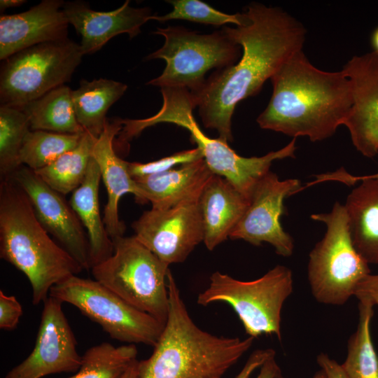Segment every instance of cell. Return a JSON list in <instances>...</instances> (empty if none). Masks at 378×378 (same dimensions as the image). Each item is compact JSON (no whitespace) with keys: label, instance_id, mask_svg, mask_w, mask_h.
<instances>
[{"label":"cell","instance_id":"obj_1","mask_svg":"<svg viewBox=\"0 0 378 378\" xmlns=\"http://www.w3.org/2000/svg\"><path fill=\"white\" fill-rule=\"evenodd\" d=\"M244 24L224 26L223 31L242 53L239 61L213 72L193 96L205 127L233 141L232 117L237 104L257 94L291 56L302 50L307 31L302 24L278 7L250 4Z\"/></svg>","mask_w":378,"mask_h":378},{"label":"cell","instance_id":"obj_2","mask_svg":"<svg viewBox=\"0 0 378 378\" xmlns=\"http://www.w3.org/2000/svg\"><path fill=\"white\" fill-rule=\"evenodd\" d=\"M270 80L272 97L256 120L262 129L318 141L330 137L344 125L352 105V93L342 70H321L302 50Z\"/></svg>","mask_w":378,"mask_h":378},{"label":"cell","instance_id":"obj_3","mask_svg":"<svg viewBox=\"0 0 378 378\" xmlns=\"http://www.w3.org/2000/svg\"><path fill=\"white\" fill-rule=\"evenodd\" d=\"M169 310L152 354L138 360L136 378H221L251 348L254 338L217 336L190 317L169 270Z\"/></svg>","mask_w":378,"mask_h":378},{"label":"cell","instance_id":"obj_4","mask_svg":"<svg viewBox=\"0 0 378 378\" xmlns=\"http://www.w3.org/2000/svg\"><path fill=\"white\" fill-rule=\"evenodd\" d=\"M0 257L27 276L35 305L45 302L52 287L83 270L50 237L11 177L0 182Z\"/></svg>","mask_w":378,"mask_h":378},{"label":"cell","instance_id":"obj_5","mask_svg":"<svg viewBox=\"0 0 378 378\" xmlns=\"http://www.w3.org/2000/svg\"><path fill=\"white\" fill-rule=\"evenodd\" d=\"M162 106L154 115L144 119H122V129L118 135L120 144L138 136L145 129L159 123H172L186 129L190 140L202 153L204 160L216 175L227 179L248 200L258 181L270 172L272 162L287 158H295L296 139L286 146L261 157L246 158L237 154L220 138L213 139L201 130L195 117L196 107L193 96L186 88H160Z\"/></svg>","mask_w":378,"mask_h":378},{"label":"cell","instance_id":"obj_6","mask_svg":"<svg viewBox=\"0 0 378 378\" xmlns=\"http://www.w3.org/2000/svg\"><path fill=\"white\" fill-rule=\"evenodd\" d=\"M112 240V255L91 268L94 279L130 304L165 324L169 310V265L134 235Z\"/></svg>","mask_w":378,"mask_h":378},{"label":"cell","instance_id":"obj_7","mask_svg":"<svg viewBox=\"0 0 378 378\" xmlns=\"http://www.w3.org/2000/svg\"><path fill=\"white\" fill-rule=\"evenodd\" d=\"M311 218L326 225V232L309 255L307 276L311 292L322 304L342 305L354 295L358 284L370 273L369 264L355 248L344 204L336 202L329 213Z\"/></svg>","mask_w":378,"mask_h":378},{"label":"cell","instance_id":"obj_8","mask_svg":"<svg viewBox=\"0 0 378 378\" xmlns=\"http://www.w3.org/2000/svg\"><path fill=\"white\" fill-rule=\"evenodd\" d=\"M293 289L292 272L284 265H276L253 281L238 280L216 271L210 276L208 287L198 295L197 302L202 306L227 303L248 336L274 335L281 340V310Z\"/></svg>","mask_w":378,"mask_h":378},{"label":"cell","instance_id":"obj_9","mask_svg":"<svg viewBox=\"0 0 378 378\" xmlns=\"http://www.w3.org/2000/svg\"><path fill=\"white\" fill-rule=\"evenodd\" d=\"M153 34L162 36L164 43L146 59H164L166 66L147 84L160 88H181L195 93L204 85L209 71L232 66L241 55L240 46L223 29L201 34L183 27L168 26L158 28Z\"/></svg>","mask_w":378,"mask_h":378},{"label":"cell","instance_id":"obj_10","mask_svg":"<svg viewBox=\"0 0 378 378\" xmlns=\"http://www.w3.org/2000/svg\"><path fill=\"white\" fill-rule=\"evenodd\" d=\"M80 45L69 38L46 42L4 60L1 105L21 107L64 85L81 62Z\"/></svg>","mask_w":378,"mask_h":378},{"label":"cell","instance_id":"obj_11","mask_svg":"<svg viewBox=\"0 0 378 378\" xmlns=\"http://www.w3.org/2000/svg\"><path fill=\"white\" fill-rule=\"evenodd\" d=\"M49 295L74 305L120 342L153 347L164 326L95 279L72 276L52 287Z\"/></svg>","mask_w":378,"mask_h":378},{"label":"cell","instance_id":"obj_12","mask_svg":"<svg viewBox=\"0 0 378 378\" xmlns=\"http://www.w3.org/2000/svg\"><path fill=\"white\" fill-rule=\"evenodd\" d=\"M302 189L298 179L280 180L275 173L268 172L255 186L248 206L229 238L241 239L253 246L267 242L278 255L291 256L293 239L284 230L280 218L286 212L285 199Z\"/></svg>","mask_w":378,"mask_h":378},{"label":"cell","instance_id":"obj_13","mask_svg":"<svg viewBox=\"0 0 378 378\" xmlns=\"http://www.w3.org/2000/svg\"><path fill=\"white\" fill-rule=\"evenodd\" d=\"M134 236L168 265L184 262L204 241L199 201L144 211L132 225Z\"/></svg>","mask_w":378,"mask_h":378},{"label":"cell","instance_id":"obj_14","mask_svg":"<svg viewBox=\"0 0 378 378\" xmlns=\"http://www.w3.org/2000/svg\"><path fill=\"white\" fill-rule=\"evenodd\" d=\"M62 302L49 295L43 302L34 347L4 378H43L60 372H76L82 356L62 310Z\"/></svg>","mask_w":378,"mask_h":378},{"label":"cell","instance_id":"obj_15","mask_svg":"<svg viewBox=\"0 0 378 378\" xmlns=\"http://www.w3.org/2000/svg\"><path fill=\"white\" fill-rule=\"evenodd\" d=\"M11 177L29 199L39 222L82 267L91 269L88 234L64 195L47 185L34 170L22 165Z\"/></svg>","mask_w":378,"mask_h":378},{"label":"cell","instance_id":"obj_16","mask_svg":"<svg viewBox=\"0 0 378 378\" xmlns=\"http://www.w3.org/2000/svg\"><path fill=\"white\" fill-rule=\"evenodd\" d=\"M352 93V105L344 121L353 145L363 156L378 154V54L354 56L343 66Z\"/></svg>","mask_w":378,"mask_h":378},{"label":"cell","instance_id":"obj_17","mask_svg":"<svg viewBox=\"0 0 378 378\" xmlns=\"http://www.w3.org/2000/svg\"><path fill=\"white\" fill-rule=\"evenodd\" d=\"M64 4L44 0L24 12L1 15V60L41 43L67 38L69 23L62 10Z\"/></svg>","mask_w":378,"mask_h":378},{"label":"cell","instance_id":"obj_18","mask_svg":"<svg viewBox=\"0 0 378 378\" xmlns=\"http://www.w3.org/2000/svg\"><path fill=\"white\" fill-rule=\"evenodd\" d=\"M122 119L108 120L93 147L92 156L97 163L101 178L107 192V202L104 208L103 221L106 230L113 239L124 236L126 230L120 219L118 204L121 197L127 193L132 194L140 204L146 202L135 180L128 170V162L115 153V138L122 129Z\"/></svg>","mask_w":378,"mask_h":378},{"label":"cell","instance_id":"obj_19","mask_svg":"<svg viewBox=\"0 0 378 378\" xmlns=\"http://www.w3.org/2000/svg\"><path fill=\"white\" fill-rule=\"evenodd\" d=\"M62 10L69 24L80 36L83 55L98 51L111 38L127 33L130 38L141 32V27L153 15L149 8H133L130 1L108 12L95 11L82 2L64 3Z\"/></svg>","mask_w":378,"mask_h":378},{"label":"cell","instance_id":"obj_20","mask_svg":"<svg viewBox=\"0 0 378 378\" xmlns=\"http://www.w3.org/2000/svg\"><path fill=\"white\" fill-rule=\"evenodd\" d=\"M204 159L176 169L134 178L147 202L153 209H167L186 202L199 201L214 175Z\"/></svg>","mask_w":378,"mask_h":378},{"label":"cell","instance_id":"obj_21","mask_svg":"<svg viewBox=\"0 0 378 378\" xmlns=\"http://www.w3.org/2000/svg\"><path fill=\"white\" fill-rule=\"evenodd\" d=\"M248 204L249 200L227 179L216 174L211 176L199 199L203 242L208 250L213 251L229 237Z\"/></svg>","mask_w":378,"mask_h":378},{"label":"cell","instance_id":"obj_22","mask_svg":"<svg viewBox=\"0 0 378 378\" xmlns=\"http://www.w3.org/2000/svg\"><path fill=\"white\" fill-rule=\"evenodd\" d=\"M344 204L354 246L370 265L378 264V179L362 178Z\"/></svg>","mask_w":378,"mask_h":378},{"label":"cell","instance_id":"obj_23","mask_svg":"<svg viewBox=\"0 0 378 378\" xmlns=\"http://www.w3.org/2000/svg\"><path fill=\"white\" fill-rule=\"evenodd\" d=\"M101 179L99 166L92 156L85 179L72 192L69 202L87 230L91 268L108 259L113 253V240L106 230L100 213L99 188Z\"/></svg>","mask_w":378,"mask_h":378},{"label":"cell","instance_id":"obj_24","mask_svg":"<svg viewBox=\"0 0 378 378\" xmlns=\"http://www.w3.org/2000/svg\"><path fill=\"white\" fill-rule=\"evenodd\" d=\"M127 85L113 80H81L71 91V99L78 122L95 137L102 132L109 108L125 93Z\"/></svg>","mask_w":378,"mask_h":378},{"label":"cell","instance_id":"obj_25","mask_svg":"<svg viewBox=\"0 0 378 378\" xmlns=\"http://www.w3.org/2000/svg\"><path fill=\"white\" fill-rule=\"evenodd\" d=\"M71 91L63 85L19 107L27 116L30 130L62 134L84 132L75 115Z\"/></svg>","mask_w":378,"mask_h":378},{"label":"cell","instance_id":"obj_26","mask_svg":"<svg viewBox=\"0 0 378 378\" xmlns=\"http://www.w3.org/2000/svg\"><path fill=\"white\" fill-rule=\"evenodd\" d=\"M97 139L85 130L74 148L35 173L60 194L73 192L85 179Z\"/></svg>","mask_w":378,"mask_h":378},{"label":"cell","instance_id":"obj_27","mask_svg":"<svg viewBox=\"0 0 378 378\" xmlns=\"http://www.w3.org/2000/svg\"><path fill=\"white\" fill-rule=\"evenodd\" d=\"M373 307L359 302L357 328L348 340L346 358L341 365L347 378H378V354L370 332Z\"/></svg>","mask_w":378,"mask_h":378},{"label":"cell","instance_id":"obj_28","mask_svg":"<svg viewBox=\"0 0 378 378\" xmlns=\"http://www.w3.org/2000/svg\"><path fill=\"white\" fill-rule=\"evenodd\" d=\"M137 354L134 344L115 346L102 342L84 353L78 370L66 378H123L137 360Z\"/></svg>","mask_w":378,"mask_h":378},{"label":"cell","instance_id":"obj_29","mask_svg":"<svg viewBox=\"0 0 378 378\" xmlns=\"http://www.w3.org/2000/svg\"><path fill=\"white\" fill-rule=\"evenodd\" d=\"M84 132L62 134L30 130L20 153V164L34 171L45 167L62 154L74 148L80 141Z\"/></svg>","mask_w":378,"mask_h":378},{"label":"cell","instance_id":"obj_30","mask_svg":"<svg viewBox=\"0 0 378 378\" xmlns=\"http://www.w3.org/2000/svg\"><path fill=\"white\" fill-rule=\"evenodd\" d=\"M27 116L19 107H0V179L7 178L22 165L20 153L30 131Z\"/></svg>","mask_w":378,"mask_h":378},{"label":"cell","instance_id":"obj_31","mask_svg":"<svg viewBox=\"0 0 378 378\" xmlns=\"http://www.w3.org/2000/svg\"><path fill=\"white\" fill-rule=\"evenodd\" d=\"M167 2L173 6V10L160 16L153 15L150 20L162 22L173 20H183L213 26H223L227 24L241 26L246 20L244 12L227 14L200 0H169Z\"/></svg>","mask_w":378,"mask_h":378},{"label":"cell","instance_id":"obj_32","mask_svg":"<svg viewBox=\"0 0 378 378\" xmlns=\"http://www.w3.org/2000/svg\"><path fill=\"white\" fill-rule=\"evenodd\" d=\"M202 159H204L202 153L196 147L152 162L145 163L128 162V170L134 178L162 173L173 169L175 166L191 163Z\"/></svg>","mask_w":378,"mask_h":378},{"label":"cell","instance_id":"obj_33","mask_svg":"<svg viewBox=\"0 0 378 378\" xmlns=\"http://www.w3.org/2000/svg\"><path fill=\"white\" fill-rule=\"evenodd\" d=\"M22 307L14 295H7L0 290V328L12 330L16 328L22 315Z\"/></svg>","mask_w":378,"mask_h":378},{"label":"cell","instance_id":"obj_34","mask_svg":"<svg viewBox=\"0 0 378 378\" xmlns=\"http://www.w3.org/2000/svg\"><path fill=\"white\" fill-rule=\"evenodd\" d=\"M354 296L360 302L376 305L378 301V274H370L357 286Z\"/></svg>","mask_w":378,"mask_h":378},{"label":"cell","instance_id":"obj_35","mask_svg":"<svg viewBox=\"0 0 378 378\" xmlns=\"http://www.w3.org/2000/svg\"><path fill=\"white\" fill-rule=\"evenodd\" d=\"M275 356L272 349H258L254 351L248 358L241 370L234 378H249L251 374L270 358Z\"/></svg>","mask_w":378,"mask_h":378},{"label":"cell","instance_id":"obj_36","mask_svg":"<svg viewBox=\"0 0 378 378\" xmlns=\"http://www.w3.org/2000/svg\"><path fill=\"white\" fill-rule=\"evenodd\" d=\"M316 360L328 378H347L342 365L327 354L321 353L317 356Z\"/></svg>","mask_w":378,"mask_h":378},{"label":"cell","instance_id":"obj_37","mask_svg":"<svg viewBox=\"0 0 378 378\" xmlns=\"http://www.w3.org/2000/svg\"><path fill=\"white\" fill-rule=\"evenodd\" d=\"M362 178H377L378 179V172L365 176H353L346 172L344 168L332 172L329 175L330 181H338L347 186H353Z\"/></svg>","mask_w":378,"mask_h":378},{"label":"cell","instance_id":"obj_38","mask_svg":"<svg viewBox=\"0 0 378 378\" xmlns=\"http://www.w3.org/2000/svg\"><path fill=\"white\" fill-rule=\"evenodd\" d=\"M281 376L280 368L275 360V356H272L262 364L255 378H279Z\"/></svg>","mask_w":378,"mask_h":378},{"label":"cell","instance_id":"obj_39","mask_svg":"<svg viewBox=\"0 0 378 378\" xmlns=\"http://www.w3.org/2000/svg\"><path fill=\"white\" fill-rule=\"evenodd\" d=\"M25 2L24 0H1L0 10L2 12L7 8L20 6Z\"/></svg>","mask_w":378,"mask_h":378},{"label":"cell","instance_id":"obj_40","mask_svg":"<svg viewBox=\"0 0 378 378\" xmlns=\"http://www.w3.org/2000/svg\"><path fill=\"white\" fill-rule=\"evenodd\" d=\"M373 51L378 54V27L373 31L370 38Z\"/></svg>","mask_w":378,"mask_h":378},{"label":"cell","instance_id":"obj_41","mask_svg":"<svg viewBox=\"0 0 378 378\" xmlns=\"http://www.w3.org/2000/svg\"><path fill=\"white\" fill-rule=\"evenodd\" d=\"M138 360H136L127 370L123 378H136V364Z\"/></svg>","mask_w":378,"mask_h":378},{"label":"cell","instance_id":"obj_42","mask_svg":"<svg viewBox=\"0 0 378 378\" xmlns=\"http://www.w3.org/2000/svg\"><path fill=\"white\" fill-rule=\"evenodd\" d=\"M279 378H283L281 376ZM313 378H328L326 374L323 370H320L315 373Z\"/></svg>","mask_w":378,"mask_h":378},{"label":"cell","instance_id":"obj_43","mask_svg":"<svg viewBox=\"0 0 378 378\" xmlns=\"http://www.w3.org/2000/svg\"><path fill=\"white\" fill-rule=\"evenodd\" d=\"M376 305H377V306H378V301H377V302H376Z\"/></svg>","mask_w":378,"mask_h":378}]
</instances>
